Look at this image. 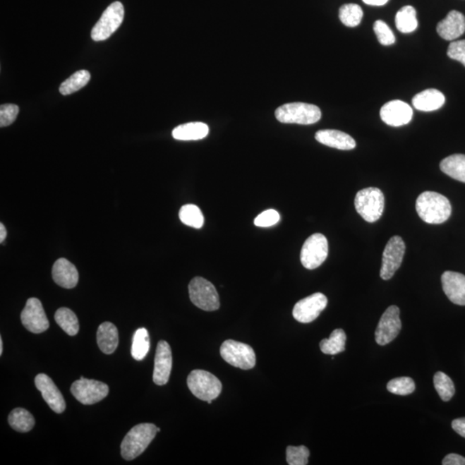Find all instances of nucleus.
<instances>
[{
	"mask_svg": "<svg viewBox=\"0 0 465 465\" xmlns=\"http://www.w3.org/2000/svg\"><path fill=\"white\" fill-rule=\"evenodd\" d=\"M71 392L80 404L92 405L104 400L108 396L109 387L103 382L84 378L73 382Z\"/></svg>",
	"mask_w": 465,
	"mask_h": 465,
	"instance_id": "obj_10",
	"label": "nucleus"
},
{
	"mask_svg": "<svg viewBox=\"0 0 465 465\" xmlns=\"http://www.w3.org/2000/svg\"><path fill=\"white\" fill-rule=\"evenodd\" d=\"M443 465H465V458L455 453L449 454L443 459Z\"/></svg>",
	"mask_w": 465,
	"mask_h": 465,
	"instance_id": "obj_41",
	"label": "nucleus"
},
{
	"mask_svg": "<svg viewBox=\"0 0 465 465\" xmlns=\"http://www.w3.org/2000/svg\"><path fill=\"white\" fill-rule=\"evenodd\" d=\"M191 392L202 401L215 400L222 392V385L219 379L208 371L194 370L187 378Z\"/></svg>",
	"mask_w": 465,
	"mask_h": 465,
	"instance_id": "obj_5",
	"label": "nucleus"
},
{
	"mask_svg": "<svg viewBox=\"0 0 465 465\" xmlns=\"http://www.w3.org/2000/svg\"><path fill=\"white\" fill-rule=\"evenodd\" d=\"M396 25L401 33H411L418 27L416 11L411 6L402 7L396 16Z\"/></svg>",
	"mask_w": 465,
	"mask_h": 465,
	"instance_id": "obj_29",
	"label": "nucleus"
},
{
	"mask_svg": "<svg viewBox=\"0 0 465 465\" xmlns=\"http://www.w3.org/2000/svg\"><path fill=\"white\" fill-rule=\"evenodd\" d=\"M21 322L33 334H42L49 330V322L40 300L31 298L27 301L21 313Z\"/></svg>",
	"mask_w": 465,
	"mask_h": 465,
	"instance_id": "obj_13",
	"label": "nucleus"
},
{
	"mask_svg": "<svg viewBox=\"0 0 465 465\" xmlns=\"http://www.w3.org/2000/svg\"><path fill=\"white\" fill-rule=\"evenodd\" d=\"M280 220L279 212L275 210H265L255 219V224L257 227H262V228H267L275 225Z\"/></svg>",
	"mask_w": 465,
	"mask_h": 465,
	"instance_id": "obj_39",
	"label": "nucleus"
},
{
	"mask_svg": "<svg viewBox=\"0 0 465 465\" xmlns=\"http://www.w3.org/2000/svg\"><path fill=\"white\" fill-rule=\"evenodd\" d=\"M7 236V231L5 225L0 224V242H2L6 240Z\"/></svg>",
	"mask_w": 465,
	"mask_h": 465,
	"instance_id": "obj_44",
	"label": "nucleus"
},
{
	"mask_svg": "<svg viewBox=\"0 0 465 465\" xmlns=\"http://www.w3.org/2000/svg\"><path fill=\"white\" fill-rule=\"evenodd\" d=\"M220 353L227 363L237 368L250 370L255 366V351L247 344L228 339L222 343Z\"/></svg>",
	"mask_w": 465,
	"mask_h": 465,
	"instance_id": "obj_7",
	"label": "nucleus"
},
{
	"mask_svg": "<svg viewBox=\"0 0 465 465\" xmlns=\"http://www.w3.org/2000/svg\"><path fill=\"white\" fill-rule=\"evenodd\" d=\"M363 10L356 4H346L339 8V18L344 25L347 27H356L361 23Z\"/></svg>",
	"mask_w": 465,
	"mask_h": 465,
	"instance_id": "obj_33",
	"label": "nucleus"
},
{
	"mask_svg": "<svg viewBox=\"0 0 465 465\" xmlns=\"http://www.w3.org/2000/svg\"><path fill=\"white\" fill-rule=\"evenodd\" d=\"M158 428L151 423H143L132 428L121 444V454L125 460L138 458L155 439Z\"/></svg>",
	"mask_w": 465,
	"mask_h": 465,
	"instance_id": "obj_2",
	"label": "nucleus"
},
{
	"mask_svg": "<svg viewBox=\"0 0 465 465\" xmlns=\"http://www.w3.org/2000/svg\"><path fill=\"white\" fill-rule=\"evenodd\" d=\"M3 354V339L0 337V355Z\"/></svg>",
	"mask_w": 465,
	"mask_h": 465,
	"instance_id": "obj_45",
	"label": "nucleus"
},
{
	"mask_svg": "<svg viewBox=\"0 0 465 465\" xmlns=\"http://www.w3.org/2000/svg\"><path fill=\"white\" fill-rule=\"evenodd\" d=\"M327 306V298L322 293L307 296L296 303L292 314L294 318L301 323H310L318 318L320 313L325 310Z\"/></svg>",
	"mask_w": 465,
	"mask_h": 465,
	"instance_id": "obj_14",
	"label": "nucleus"
},
{
	"mask_svg": "<svg viewBox=\"0 0 465 465\" xmlns=\"http://www.w3.org/2000/svg\"><path fill=\"white\" fill-rule=\"evenodd\" d=\"M444 174L460 182L465 183V155H452L440 162Z\"/></svg>",
	"mask_w": 465,
	"mask_h": 465,
	"instance_id": "obj_25",
	"label": "nucleus"
},
{
	"mask_svg": "<svg viewBox=\"0 0 465 465\" xmlns=\"http://www.w3.org/2000/svg\"><path fill=\"white\" fill-rule=\"evenodd\" d=\"M445 294L457 306H465V276L455 272H445L441 277Z\"/></svg>",
	"mask_w": 465,
	"mask_h": 465,
	"instance_id": "obj_18",
	"label": "nucleus"
},
{
	"mask_svg": "<svg viewBox=\"0 0 465 465\" xmlns=\"http://www.w3.org/2000/svg\"><path fill=\"white\" fill-rule=\"evenodd\" d=\"M52 276L54 282L59 286L66 289L76 287L79 281V272H78L76 265L64 258H61L54 262Z\"/></svg>",
	"mask_w": 465,
	"mask_h": 465,
	"instance_id": "obj_20",
	"label": "nucleus"
},
{
	"mask_svg": "<svg viewBox=\"0 0 465 465\" xmlns=\"http://www.w3.org/2000/svg\"><path fill=\"white\" fill-rule=\"evenodd\" d=\"M320 143L339 150H351L356 147V142L351 135L339 131L323 130L315 134Z\"/></svg>",
	"mask_w": 465,
	"mask_h": 465,
	"instance_id": "obj_21",
	"label": "nucleus"
},
{
	"mask_svg": "<svg viewBox=\"0 0 465 465\" xmlns=\"http://www.w3.org/2000/svg\"><path fill=\"white\" fill-rule=\"evenodd\" d=\"M387 389L390 393L399 394V396H408L416 389V384L412 378L402 377L392 379L387 385Z\"/></svg>",
	"mask_w": 465,
	"mask_h": 465,
	"instance_id": "obj_35",
	"label": "nucleus"
},
{
	"mask_svg": "<svg viewBox=\"0 0 465 465\" xmlns=\"http://www.w3.org/2000/svg\"><path fill=\"white\" fill-rule=\"evenodd\" d=\"M191 302L205 311H215L220 308V301L216 287L204 277H196L189 284Z\"/></svg>",
	"mask_w": 465,
	"mask_h": 465,
	"instance_id": "obj_6",
	"label": "nucleus"
},
{
	"mask_svg": "<svg viewBox=\"0 0 465 465\" xmlns=\"http://www.w3.org/2000/svg\"><path fill=\"white\" fill-rule=\"evenodd\" d=\"M465 31V17L458 11H452L447 18L437 23V32L447 41L460 37Z\"/></svg>",
	"mask_w": 465,
	"mask_h": 465,
	"instance_id": "obj_19",
	"label": "nucleus"
},
{
	"mask_svg": "<svg viewBox=\"0 0 465 465\" xmlns=\"http://www.w3.org/2000/svg\"><path fill=\"white\" fill-rule=\"evenodd\" d=\"M385 204L384 193L375 187L359 191L354 200L357 212L368 222H375L380 219L384 213Z\"/></svg>",
	"mask_w": 465,
	"mask_h": 465,
	"instance_id": "obj_4",
	"label": "nucleus"
},
{
	"mask_svg": "<svg viewBox=\"0 0 465 465\" xmlns=\"http://www.w3.org/2000/svg\"><path fill=\"white\" fill-rule=\"evenodd\" d=\"M35 385H36L39 392L42 393L47 404L54 412L61 413L65 411L66 402L64 397L48 375L38 374L36 379H35Z\"/></svg>",
	"mask_w": 465,
	"mask_h": 465,
	"instance_id": "obj_15",
	"label": "nucleus"
},
{
	"mask_svg": "<svg viewBox=\"0 0 465 465\" xmlns=\"http://www.w3.org/2000/svg\"><path fill=\"white\" fill-rule=\"evenodd\" d=\"M346 335L341 328L335 330L330 337L324 339L320 342V349L323 354L335 355L345 351Z\"/></svg>",
	"mask_w": 465,
	"mask_h": 465,
	"instance_id": "obj_28",
	"label": "nucleus"
},
{
	"mask_svg": "<svg viewBox=\"0 0 465 465\" xmlns=\"http://www.w3.org/2000/svg\"><path fill=\"white\" fill-rule=\"evenodd\" d=\"M310 451L304 445L301 447H288L286 448V461L290 465H306L308 464Z\"/></svg>",
	"mask_w": 465,
	"mask_h": 465,
	"instance_id": "obj_36",
	"label": "nucleus"
},
{
	"mask_svg": "<svg viewBox=\"0 0 465 465\" xmlns=\"http://www.w3.org/2000/svg\"><path fill=\"white\" fill-rule=\"evenodd\" d=\"M179 219L183 224L194 229H201L205 224V217L197 205H186L179 210Z\"/></svg>",
	"mask_w": 465,
	"mask_h": 465,
	"instance_id": "obj_32",
	"label": "nucleus"
},
{
	"mask_svg": "<svg viewBox=\"0 0 465 465\" xmlns=\"http://www.w3.org/2000/svg\"><path fill=\"white\" fill-rule=\"evenodd\" d=\"M412 102L418 111H433L443 107L445 97L436 89H428L414 96Z\"/></svg>",
	"mask_w": 465,
	"mask_h": 465,
	"instance_id": "obj_22",
	"label": "nucleus"
},
{
	"mask_svg": "<svg viewBox=\"0 0 465 465\" xmlns=\"http://www.w3.org/2000/svg\"><path fill=\"white\" fill-rule=\"evenodd\" d=\"M123 18V4L119 1L111 4L92 28V40L95 42L107 40L122 25Z\"/></svg>",
	"mask_w": 465,
	"mask_h": 465,
	"instance_id": "obj_8",
	"label": "nucleus"
},
{
	"mask_svg": "<svg viewBox=\"0 0 465 465\" xmlns=\"http://www.w3.org/2000/svg\"><path fill=\"white\" fill-rule=\"evenodd\" d=\"M452 427L460 436L465 437V418H459L452 421Z\"/></svg>",
	"mask_w": 465,
	"mask_h": 465,
	"instance_id": "obj_42",
	"label": "nucleus"
},
{
	"mask_svg": "<svg viewBox=\"0 0 465 465\" xmlns=\"http://www.w3.org/2000/svg\"><path fill=\"white\" fill-rule=\"evenodd\" d=\"M97 342L99 349L105 354H111L116 350L119 343V330L114 324L104 322L97 332Z\"/></svg>",
	"mask_w": 465,
	"mask_h": 465,
	"instance_id": "obj_23",
	"label": "nucleus"
},
{
	"mask_svg": "<svg viewBox=\"0 0 465 465\" xmlns=\"http://www.w3.org/2000/svg\"><path fill=\"white\" fill-rule=\"evenodd\" d=\"M208 125L195 122L179 125L173 131V138L179 140H198L206 138L209 134Z\"/></svg>",
	"mask_w": 465,
	"mask_h": 465,
	"instance_id": "obj_24",
	"label": "nucleus"
},
{
	"mask_svg": "<svg viewBox=\"0 0 465 465\" xmlns=\"http://www.w3.org/2000/svg\"><path fill=\"white\" fill-rule=\"evenodd\" d=\"M388 1L389 0H363V2L366 3V5L373 6H385V4L388 3Z\"/></svg>",
	"mask_w": 465,
	"mask_h": 465,
	"instance_id": "obj_43",
	"label": "nucleus"
},
{
	"mask_svg": "<svg viewBox=\"0 0 465 465\" xmlns=\"http://www.w3.org/2000/svg\"><path fill=\"white\" fill-rule=\"evenodd\" d=\"M54 320L61 330L70 336L79 333L80 323L77 316L68 308H61L56 312Z\"/></svg>",
	"mask_w": 465,
	"mask_h": 465,
	"instance_id": "obj_27",
	"label": "nucleus"
},
{
	"mask_svg": "<svg viewBox=\"0 0 465 465\" xmlns=\"http://www.w3.org/2000/svg\"><path fill=\"white\" fill-rule=\"evenodd\" d=\"M373 30L378 37V40L382 45H392L396 42V37L394 36L392 30H390L388 25L382 20H378L374 23Z\"/></svg>",
	"mask_w": 465,
	"mask_h": 465,
	"instance_id": "obj_37",
	"label": "nucleus"
},
{
	"mask_svg": "<svg viewBox=\"0 0 465 465\" xmlns=\"http://www.w3.org/2000/svg\"><path fill=\"white\" fill-rule=\"evenodd\" d=\"M413 109L407 103L392 100L382 107L381 119L392 127H400L410 123L413 119Z\"/></svg>",
	"mask_w": 465,
	"mask_h": 465,
	"instance_id": "obj_16",
	"label": "nucleus"
},
{
	"mask_svg": "<svg viewBox=\"0 0 465 465\" xmlns=\"http://www.w3.org/2000/svg\"><path fill=\"white\" fill-rule=\"evenodd\" d=\"M150 349V335L146 328L142 327L135 331L133 337L131 354L135 361L145 358Z\"/></svg>",
	"mask_w": 465,
	"mask_h": 465,
	"instance_id": "obj_30",
	"label": "nucleus"
},
{
	"mask_svg": "<svg viewBox=\"0 0 465 465\" xmlns=\"http://www.w3.org/2000/svg\"><path fill=\"white\" fill-rule=\"evenodd\" d=\"M433 384L440 397L444 401H449L455 394V386L450 377L442 371H437L433 378Z\"/></svg>",
	"mask_w": 465,
	"mask_h": 465,
	"instance_id": "obj_34",
	"label": "nucleus"
},
{
	"mask_svg": "<svg viewBox=\"0 0 465 465\" xmlns=\"http://www.w3.org/2000/svg\"><path fill=\"white\" fill-rule=\"evenodd\" d=\"M19 112L18 105L13 104H2L0 107V126H9L17 119Z\"/></svg>",
	"mask_w": 465,
	"mask_h": 465,
	"instance_id": "obj_38",
	"label": "nucleus"
},
{
	"mask_svg": "<svg viewBox=\"0 0 465 465\" xmlns=\"http://www.w3.org/2000/svg\"><path fill=\"white\" fill-rule=\"evenodd\" d=\"M447 56L465 66V40L452 42L449 45Z\"/></svg>",
	"mask_w": 465,
	"mask_h": 465,
	"instance_id": "obj_40",
	"label": "nucleus"
},
{
	"mask_svg": "<svg viewBox=\"0 0 465 465\" xmlns=\"http://www.w3.org/2000/svg\"><path fill=\"white\" fill-rule=\"evenodd\" d=\"M406 246L400 236L390 238L382 253L380 277L384 280H389L400 268L405 255Z\"/></svg>",
	"mask_w": 465,
	"mask_h": 465,
	"instance_id": "obj_11",
	"label": "nucleus"
},
{
	"mask_svg": "<svg viewBox=\"0 0 465 465\" xmlns=\"http://www.w3.org/2000/svg\"><path fill=\"white\" fill-rule=\"evenodd\" d=\"M171 366H173V356L169 344L165 341H160L155 358L153 380L155 385L162 386L167 384Z\"/></svg>",
	"mask_w": 465,
	"mask_h": 465,
	"instance_id": "obj_17",
	"label": "nucleus"
},
{
	"mask_svg": "<svg viewBox=\"0 0 465 465\" xmlns=\"http://www.w3.org/2000/svg\"><path fill=\"white\" fill-rule=\"evenodd\" d=\"M416 208L422 220L429 224H443L452 214L450 201L435 191L421 193L417 198Z\"/></svg>",
	"mask_w": 465,
	"mask_h": 465,
	"instance_id": "obj_1",
	"label": "nucleus"
},
{
	"mask_svg": "<svg viewBox=\"0 0 465 465\" xmlns=\"http://www.w3.org/2000/svg\"><path fill=\"white\" fill-rule=\"evenodd\" d=\"M11 428L19 433H28L35 425V419L28 410L18 408L13 410L8 417Z\"/></svg>",
	"mask_w": 465,
	"mask_h": 465,
	"instance_id": "obj_26",
	"label": "nucleus"
},
{
	"mask_svg": "<svg viewBox=\"0 0 465 465\" xmlns=\"http://www.w3.org/2000/svg\"><path fill=\"white\" fill-rule=\"evenodd\" d=\"M328 255V242L322 234H314L308 237L301 250L300 259L304 267L314 270L326 260Z\"/></svg>",
	"mask_w": 465,
	"mask_h": 465,
	"instance_id": "obj_9",
	"label": "nucleus"
},
{
	"mask_svg": "<svg viewBox=\"0 0 465 465\" xmlns=\"http://www.w3.org/2000/svg\"><path fill=\"white\" fill-rule=\"evenodd\" d=\"M401 330L400 310L397 306H390L382 314L376 332L375 339L378 345L385 346L397 337Z\"/></svg>",
	"mask_w": 465,
	"mask_h": 465,
	"instance_id": "obj_12",
	"label": "nucleus"
},
{
	"mask_svg": "<svg viewBox=\"0 0 465 465\" xmlns=\"http://www.w3.org/2000/svg\"><path fill=\"white\" fill-rule=\"evenodd\" d=\"M90 79H91V74L87 70H80V71L74 73L61 85L60 92L64 96L72 95L85 87Z\"/></svg>",
	"mask_w": 465,
	"mask_h": 465,
	"instance_id": "obj_31",
	"label": "nucleus"
},
{
	"mask_svg": "<svg viewBox=\"0 0 465 465\" xmlns=\"http://www.w3.org/2000/svg\"><path fill=\"white\" fill-rule=\"evenodd\" d=\"M275 116L280 123L310 125L318 122L322 111L314 104L291 103L277 108Z\"/></svg>",
	"mask_w": 465,
	"mask_h": 465,
	"instance_id": "obj_3",
	"label": "nucleus"
}]
</instances>
